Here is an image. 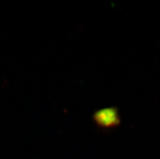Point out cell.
<instances>
[{"mask_svg":"<svg viewBox=\"0 0 160 159\" xmlns=\"http://www.w3.org/2000/svg\"><path fill=\"white\" fill-rule=\"evenodd\" d=\"M96 119L99 124L107 127V126L116 124L117 115H116V111H112V110H105V111L98 113Z\"/></svg>","mask_w":160,"mask_h":159,"instance_id":"obj_1","label":"cell"}]
</instances>
